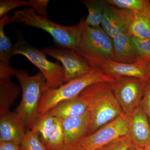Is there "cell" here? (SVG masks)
Returning a JSON list of instances; mask_svg holds the SVG:
<instances>
[{"label": "cell", "mask_w": 150, "mask_h": 150, "mask_svg": "<svg viewBox=\"0 0 150 150\" xmlns=\"http://www.w3.org/2000/svg\"><path fill=\"white\" fill-rule=\"evenodd\" d=\"M80 96L88 107V128L90 135L123 113L112 91L111 83L93 84Z\"/></svg>", "instance_id": "obj_1"}, {"label": "cell", "mask_w": 150, "mask_h": 150, "mask_svg": "<svg viewBox=\"0 0 150 150\" xmlns=\"http://www.w3.org/2000/svg\"><path fill=\"white\" fill-rule=\"evenodd\" d=\"M84 20L82 18L76 25H65L37 14L33 9L25 8L14 12L13 16L8 19L7 24L18 23L43 30L52 36L59 48L76 51L81 40Z\"/></svg>", "instance_id": "obj_2"}, {"label": "cell", "mask_w": 150, "mask_h": 150, "mask_svg": "<svg viewBox=\"0 0 150 150\" xmlns=\"http://www.w3.org/2000/svg\"><path fill=\"white\" fill-rule=\"evenodd\" d=\"M22 91L20 103L16 112L20 116L27 130H31L40 117L39 104L46 85L41 72L30 76L26 70H16L15 76Z\"/></svg>", "instance_id": "obj_3"}, {"label": "cell", "mask_w": 150, "mask_h": 150, "mask_svg": "<svg viewBox=\"0 0 150 150\" xmlns=\"http://www.w3.org/2000/svg\"><path fill=\"white\" fill-rule=\"evenodd\" d=\"M115 78L108 76L97 68H93L87 74L62 85L58 88L43 92L39 104L40 115L48 112L56 104L63 100L71 99L79 95L89 86L98 83H112Z\"/></svg>", "instance_id": "obj_4"}, {"label": "cell", "mask_w": 150, "mask_h": 150, "mask_svg": "<svg viewBox=\"0 0 150 150\" xmlns=\"http://www.w3.org/2000/svg\"><path fill=\"white\" fill-rule=\"evenodd\" d=\"M18 33L17 40L13 46V55L24 56L40 69L46 80L44 92L58 88L64 84V69L59 62L49 61L42 50L30 45L19 32Z\"/></svg>", "instance_id": "obj_5"}, {"label": "cell", "mask_w": 150, "mask_h": 150, "mask_svg": "<svg viewBox=\"0 0 150 150\" xmlns=\"http://www.w3.org/2000/svg\"><path fill=\"white\" fill-rule=\"evenodd\" d=\"M76 51L89 64L101 59L115 61L112 38L102 28L87 25L85 20L81 40Z\"/></svg>", "instance_id": "obj_6"}, {"label": "cell", "mask_w": 150, "mask_h": 150, "mask_svg": "<svg viewBox=\"0 0 150 150\" xmlns=\"http://www.w3.org/2000/svg\"><path fill=\"white\" fill-rule=\"evenodd\" d=\"M131 114L123 112L95 132L84 137L78 143L85 150H96L128 135Z\"/></svg>", "instance_id": "obj_7"}, {"label": "cell", "mask_w": 150, "mask_h": 150, "mask_svg": "<svg viewBox=\"0 0 150 150\" xmlns=\"http://www.w3.org/2000/svg\"><path fill=\"white\" fill-rule=\"evenodd\" d=\"M146 80L132 77L115 79L112 91L123 112L131 114L139 106Z\"/></svg>", "instance_id": "obj_8"}, {"label": "cell", "mask_w": 150, "mask_h": 150, "mask_svg": "<svg viewBox=\"0 0 150 150\" xmlns=\"http://www.w3.org/2000/svg\"><path fill=\"white\" fill-rule=\"evenodd\" d=\"M42 50L62 63L64 83L87 74L92 70L87 61L75 50L59 47H48Z\"/></svg>", "instance_id": "obj_9"}, {"label": "cell", "mask_w": 150, "mask_h": 150, "mask_svg": "<svg viewBox=\"0 0 150 150\" xmlns=\"http://www.w3.org/2000/svg\"><path fill=\"white\" fill-rule=\"evenodd\" d=\"M89 65L92 68L99 69L115 79L126 77L147 80L150 78V70L141 64H123L110 59H101Z\"/></svg>", "instance_id": "obj_10"}, {"label": "cell", "mask_w": 150, "mask_h": 150, "mask_svg": "<svg viewBox=\"0 0 150 150\" xmlns=\"http://www.w3.org/2000/svg\"><path fill=\"white\" fill-rule=\"evenodd\" d=\"M134 13L129 10L119 8L106 1L102 28L111 38L128 32Z\"/></svg>", "instance_id": "obj_11"}, {"label": "cell", "mask_w": 150, "mask_h": 150, "mask_svg": "<svg viewBox=\"0 0 150 150\" xmlns=\"http://www.w3.org/2000/svg\"><path fill=\"white\" fill-rule=\"evenodd\" d=\"M26 126L16 112L0 116V142H11L20 145L25 136Z\"/></svg>", "instance_id": "obj_12"}, {"label": "cell", "mask_w": 150, "mask_h": 150, "mask_svg": "<svg viewBox=\"0 0 150 150\" xmlns=\"http://www.w3.org/2000/svg\"><path fill=\"white\" fill-rule=\"evenodd\" d=\"M128 136L132 146L145 149L150 142V124L139 107L131 113Z\"/></svg>", "instance_id": "obj_13"}, {"label": "cell", "mask_w": 150, "mask_h": 150, "mask_svg": "<svg viewBox=\"0 0 150 150\" xmlns=\"http://www.w3.org/2000/svg\"><path fill=\"white\" fill-rule=\"evenodd\" d=\"M59 119L64 133L65 145L78 143L80 140L87 136L88 111L78 117Z\"/></svg>", "instance_id": "obj_14"}, {"label": "cell", "mask_w": 150, "mask_h": 150, "mask_svg": "<svg viewBox=\"0 0 150 150\" xmlns=\"http://www.w3.org/2000/svg\"><path fill=\"white\" fill-rule=\"evenodd\" d=\"M112 40L115 62L126 64H141L145 66L139 61L132 36L129 32L113 38Z\"/></svg>", "instance_id": "obj_15"}, {"label": "cell", "mask_w": 150, "mask_h": 150, "mask_svg": "<svg viewBox=\"0 0 150 150\" xmlns=\"http://www.w3.org/2000/svg\"><path fill=\"white\" fill-rule=\"evenodd\" d=\"M88 111L86 103L79 95L59 102L47 112L55 118L63 119L81 116Z\"/></svg>", "instance_id": "obj_16"}, {"label": "cell", "mask_w": 150, "mask_h": 150, "mask_svg": "<svg viewBox=\"0 0 150 150\" xmlns=\"http://www.w3.org/2000/svg\"><path fill=\"white\" fill-rule=\"evenodd\" d=\"M20 88L11 80H0V114L10 111V108L20 93Z\"/></svg>", "instance_id": "obj_17"}, {"label": "cell", "mask_w": 150, "mask_h": 150, "mask_svg": "<svg viewBox=\"0 0 150 150\" xmlns=\"http://www.w3.org/2000/svg\"><path fill=\"white\" fill-rule=\"evenodd\" d=\"M79 1L84 5L88 11L85 23L91 27H100L103 20L106 1L81 0Z\"/></svg>", "instance_id": "obj_18"}, {"label": "cell", "mask_w": 150, "mask_h": 150, "mask_svg": "<svg viewBox=\"0 0 150 150\" xmlns=\"http://www.w3.org/2000/svg\"><path fill=\"white\" fill-rule=\"evenodd\" d=\"M9 18L6 15L0 20V66L7 67H11L10 60L13 56V46L4 30Z\"/></svg>", "instance_id": "obj_19"}, {"label": "cell", "mask_w": 150, "mask_h": 150, "mask_svg": "<svg viewBox=\"0 0 150 150\" xmlns=\"http://www.w3.org/2000/svg\"><path fill=\"white\" fill-rule=\"evenodd\" d=\"M108 3L150 18V1L148 0H107Z\"/></svg>", "instance_id": "obj_20"}, {"label": "cell", "mask_w": 150, "mask_h": 150, "mask_svg": "<svg viewBox=\"0 0 150 150\" xmlns=\"http://www.w3.org/2000/svg\"><path fill=\"white\" fill-rule=\"evenodd\" d=\"M128 32L132 37L135 38H150V18L134 13Z\"/></svg>", "instance_id": "obj_21"}, {"label": "cell", "mask_w": 150, "mask_h": 150, "mask_svg": "<svg viewBox=\"0 0 150 150\" xmlns=\"http://www.w3.org/2000/svg\"><path fill=\"white\" fill-rule=\"evenodd\" d=\"M64 145V133L60 120L55 118L52 131L45 146L48 150H61Z\"/></svg>", "instance_id": "obj_22"}, {"label": "cell", "mask_w": 150, "mask_h": 150, "mask_svg": "<svg viewBox=\"0 0 150 150\" xmlns=\"http://www.w3.org/2000/svg\"><path fill=\"white\" fill-rule=\"evenodd\" d=\"M55 117L48 112L40 115L35 126L41 142L45 145L50 136L54 125Z\"/></svg>", "instance_id": "obj_23"}, {"label": "cell", "mask_w": 150, "mask_h": 150, "mask_svg": "<svg viewBox=\"0 0 150 150\" xmlns=\"http://www.w3.org/2000/svg\"><path fill=\"white\" fill-rule=\"evenodd\" d=\"M21 150H48L40 141L35 127L27 130L20 144Z\"/></svg>", "instance_id": "obj_24"}, {"label": "cell", "mask_w": 150, "mask_h": 150, "mask_svg": "<svg viewBox=\"0 0 150 150\" xmlns=\"http://www.w3.org/2000/svg\"><path fill=\"white\" fill-rule=\"evenodd\" d=\"M132 40L139 61L147 67L150 62V38L141 39L132 37Z\"/></svg>", "instance_id": "obj_25"}, {"label": "cell", "mask_w": 150, "mask_h": 150, "mask_svg": "<svg viewBox=\"0 0 150 150\" xmlns=\"http://www.w3.org/2000/svg\"><path fill=\"white\" fill-rule=\"evenodd\" d=\"M28 6V1L24 0H1L0 18H2L10 11L14 9Z\"/></svg>", "instance_id": "obj_26"}, {"label": "cell", "mask_w": 150, "mask_h": 150, "mask_svg": "<svg viewBox=\"0 0 150 150\" xmlns=\"http://www.w3.org/2000/svg\"><path fill=\"white\" fill-rule=\"evenodd\" d=\"M139 107L147 116L150 124V78L146 81Z\"/></svg>", "instance_id": "obj_27"}, {"label": "cell", "mask_w": 150, "mask_h": 150, "mask_svg": "<svg viewBox=\"0 0 150 150\" xmlns=\"http://www.w3.org/2000/svg\"><path fill=\"white\" fill-rule=\"evenodd\" d=\"M131 146L128 135L121 137L105 146L106 150H128Z\"/></svg>", "instance_id": "obj_28"}, {"label": "cell", "mask_w": 150, "mask_h": 150, "mask_svg": "<svg viewBox=\"0 0 150 150\" xmlns=\"http://www.w3.org/2000/svg\"><path fill=\"white\" fill-rule=\"evenodd\" d=\"M49 1L48 0H30L28 1V6L37 11L39 15L48 17L47 8Z\"/></svg>", "instance_id": "obj_29"}, {"label": "cell", "mask_w": 150, "mask_h": 150, "mask_svg": "<svg viewBox=\"0 0 150 150\" xmlns=\"http://www.w3.org/2000/svg\"><path fill=\"white\" fill-rule=\"evenodd\" d=\"M16 70L11 67L0 66V80H11L15 76Z\"/></svg>", "instance_id": "obj_30"}, {"label": "cell", "mask_w": 150, "mask_h": 150, "mask_svg": "<svg viewBox=\"0 0 150 150\" xmlns=\"http://www.w3.org/2000/svg\"><path fill=\"white\" fill-rule=\"evenodd\" d=\"M0 150H21L20 145L11 142H0Z\"/></svg>", "instance_id": "obj_31"}, {"label": "cell", "mask_w": 150, "mask_h": 150, "mask_svg": "<svg viewBox=\"0 0 150 150\" xmlns=\"http://www.w3.org/2000/svg\"><path fill=\"white\" fill-rule=\"evenodd\" d=\"M61 150H85L78 143L65 145Z\"/></svg>", "instance_id": "obj_32"}, {"label": "cell", "mask_w": 150, "mask_h": 150, "mask_svg": "<svg viewBox=\"0 0 150 150\" xmlns=\"http://www.w3.org/2000/svg\"><path fill=\"white\" fill-rule=\"evenodd\" d=\"M128 150H146L145 149L136 146H131Z\"/></svg>", "instance_id": "obj_33"}, {"label": "cell", "mask_w": 150, "mask_h": 150, "mask_svg": "<svg viewBox=\"0 0 150 150\" xmlns=\"http://www.w3.org/2000/svg\"><path fill=\"white\" fill-rule=\"evenodd\" d=\"M146 150H150V142L146 146L145 148Z\"/></svg>", "instance_id": "obj_34"}, {"label": "cell", "mask_w": 150, "mask_h": 150, "mask_svg": "<svg viewBox=\"0 0 150 150\" xmlns=\"http://www.w3.org/2000/svg\"><path fill=\"white\" fill-rule=\"evenodd\" d=\"M96 150H106V149H105V147H103L100 148V149H98Z\"/></svg>", "instance_id": "obj_35"}, {"label": "cell", "mask_w": 150, "mask_h": 150, "mask_svg": "<svg viewBox=\"0 0 150 150\" xmlns=\"http://www.w3.org/2000/svg\"><path fill=\"white\" fill-rule=\"evenodd\" d=\"M147 67L148 69L150 71V62L147 65Z\"/></svg>", "instance_id": "obj_36"}]
</instances>
